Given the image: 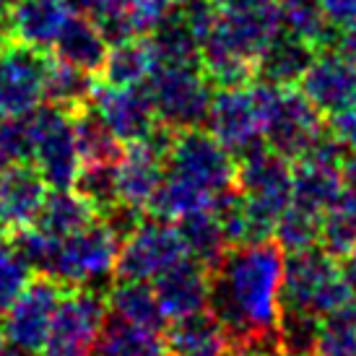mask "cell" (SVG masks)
I'll list each match as a JSON object with an SVG mask.
<instances>
[{
  "label": "cell",
  "instance_id": "obj_1",
  "mask_svg": "<svg viewBox=\"0 0 356 356\" xmlns=\"http://www.w3.org/2000/svg\"><path fill=\"white\" fill-rule=\"evenodd\" d=\"M284 250L276 239L234 245L211 270L208 309L213 312L232 348L257 354L278 351V312Z\"/></svg>",
  "mask_w": 356,
  "mask_h": 356
},
{
  "label": "cell",
  "instance_id": "obj_2",
  "mask_svg": "<svg viewBox=\"0 0 356 356\" xmlns=\"http://www.w3.org/2000/svg\"><path fill=\"white\" fill-rule=\"evenodd\" d=\"M354 299V289L346 281L343 268L338 266V257L325 252L320 245L289 252L284 260V278H281L284 307H299L323 317Z\"/></svg>",
  "mask_w": 356,
  "mask_h": 356
},
{
  "label": "cell",
  "instance_id": "obj_3",
  "mask_svg": "<svg viewBox=\"0 0 356 356\" xmlns=\"http://www.w3.org/2000/svg\"><path fill=\"white\" fill-rule=\"evenodd\" d=\"M263 102V140L289 161L315 146L327 133L323 112L297 86H266L252 81Z\"/></svg>",
  "mask_w": 356,
  "mask_h": 356
},
{
  "label": "cell",
  "instance_id": "obj_4",
  "mask_svg": "<svg viewBox=\"0 0 356 356\" xmlns=\"http://www.w3.org/2000/svg\"><path fill=\"white\" fill-rule=\"evenodd\" d=\"M120 242L99 216L89 227L60 239L47 276L65 289H99L107 291L115 284Z\"/></svg>",
  "mask_w": 356,
  "mask_h": 356
},
{
  "label": "cell",
  "instance_id": "obj_5",
  "mask_svg": "<svg viewBox=\"0 0 356 356\" xmlns=\"http://www.w3.org/2000/svg\"><path fill=\"white\" fill-rule=\"evenodd\" d=\"M143 89L159 122L175 130L206 128L213 83L200 65H154Z\"/></svg>",
  "mask_w": 356,
  "mask_h": 356
},
{
  "label": "cell",
  "instance_id": "obj_6",
  "mask_svg": "<svg viewBox=\"0 0 356 356\" xmlns=\"http://www.w3.org/2000/svg\"><path fill=\"white\" fill-rule=\"evenodd\" d=\"M164 172L213 200L218 193L234 185L237 159L213 138L211 130L188 128L175 133Z\"/></svg>",
  "mask_w": 356,
  "mask_h": 356
},
{
  "label": "cell",
  "instance_id": "obj_7",
  "mask_svg": "<svg viewBox=\"0 0 356 356\" xmlns=\"http://www.w3.org/2000/svg\"><path fill=\"white\" fill-rule=\"evenodd\" d=\"M26 118L31 130V164L52 190L73 188L81 169V154L76 146L70 112L47 102Z\"/></svg>",
  "mask_w": 356,
  "mask_h": 356
},
{
  "label": "cell",
  "instance_id": "obj_8",
  "mask_svg": "<svg viewBox=\"0 0 356 356\" xmlns=\"http://www.w3.org/2000/svg\"><path fill=\"white\" fill-rule=\"evenodd\" d=\"M234 185L250 211L263 224L276 229L278 216L291 203V161L263 143L245 156H237Z\"/></svg>",
  "mask_w": 356,
  "mask_h": 356
},
{
  "label": "cell",
  "instance_id": "obj_9",
  "mask_svg": "<svg viewBox=\"0 0 356 356\" xmlns=\"http://www.w3.org/2000/svg\"><path fill=\"white\" fill-rule=\"evenodd\" d=\"M68 289L47 273H34L29 286L19 294V299L0 315V333L13 348L42 354L44 341L50 336L52 317L58 312L60 299Z\"/></svg>",
  "mask_w": 356,
  "mask_h": 356
},
{
  "label": "cell",
  "instance_id": "obj_10",
  "mask_svg": "<svg viewBox=\"0 0 356 356\" xmlns=\"http://www.w3.org/2000/svg\"><path fill=\"white\" fill-rule=\"evenodd\" d=\"M107 312V291L68 289L52 317L50 336L40 356H89Z\"/></svg>",
  "mask_w": 356,
  "mask_h": 356
},
{
  "label": "cell",
  "instance_id": "obj_11",
  "mask_svg": "<svg viewBox=\"0 0 356 356\" xmlns=\"http://www.w3.org/2000/svg\"><path fill=\"white\" fill-rule=\"evenodd\" d=\"M52 52L13 40L0 55V120L24 118L44 102Z\"/></svg>",
  "mask_w": 356,
  "mask_h": 356
},
{
  "label": "cell",
  "instance_id": "obj_12",
  "mask_svg": "<svg viewBox=\"0 0 356 356\" xmlns=\"http://www.w3.org/2000/svg\"><path fill=\"white\" fill-rule=\"evenodd\" d=\"M185 245L179 232L167 218L146 213L138 229L130 234L118 252L115 278L120 281H154L179 257H185Z\"/></svg>",
  "mask_w": 356,
  "mask_h": 356
},
{
  "label": "cell",
  "instance_id": "obj_13",
  "mask_svg": "<svg viewBox=\"0 0 356 356\" xmlns=\"http://www.w3.org/2000/svg\"><path fill=\"white\" fill-rule=\"evenodd\" d=\"M348 151L330 133L291 161V203L320 213L343 193V159Z\"/></svg>",
  "mask_w": 356,
  "mask_h": 356
},
{
  "label": "cell",
  "instance_id": "obj_14",
  "mask_svg": "<svg viewBox=\"0 0 356 356\" xmlns=\"http://www.w3.org/2000/svg\"><path fill=\"white\" fill-rule=\"evenodd\" d=\"M206 130H211L234 159L263 146V102L255 83L213 91Z\"/></svg>",
  "mask_w": 356,
  "mask_h": 356
},
{
  "label": "cell",
  "instance_id": "obj_15",
  "mask_svg": "<svg viewBox=\"0 0 356 356\" xmlns=\"http://www.w3.org/2000/svg\"><path fill=\"white\" fill-rule=\"evenodd\" d=\"M89 104L122 143L143 140L159 125L154 104L143 86H112L97 79Z\"/></svg>",
  "mask_w": 356,
  "mask_h": 356
},
{
  "label": "cell",
  "instance_id": "obj_16",
  "mask_svg": "<svg viewBox=\"0 0 356 356\" xmlns=\"http://www.w3.org/2000/svg\"><path fill=\"white\" fill-rule=\"evenodd\" d=\"M299 89L323 112V118H333L356 107V65L336 47L317 50L312 65L299 81Z\"/></svg>",
  "mask_w": 356,
  "mask_h": 356
},
{
  "label": "cell",
  "instance_id": "obj_17",
  "mask_svg": "<svg viewBox=\"0 0 356 356\" xmlns=\"http://www.w3.org/2000/svg\"><path fill=\"white\" fill-rule=\"evenodd\" d=\"M278 31H281L278 0H257L242 8L221 10L208 40H216L229 50L255 60Z\"/></svg>",
  "mask_w": 356,
  "mask_h": 356
},
{
  "label": "cell",
  "instance_id": "obj_18",
  "mask_svg": "<svg viewBox=\"0 0 356 356\" xmlns=\"http://www.w3.org/2000/svg\"><path fill=\"white\" fill-rule=\"evenodd\" d=\"M50 185L31 161L0 169V224L10 232L34 227L47 200Z\"/></svg>",
  "mask_w": 356,
  "mask_h": 356
},
{
  "label": "cell",
  "instance_id": "obj_19",
  "mask_svg": "<svg viewBox=\"0 0 356 356\" xmlns=\"http://www.w3.org/2000/svg\"><path fill=\"white\" fill-rule=\"evenodd\" d=\"M154 291H156V299L167 320H177V317L208 309L211 270L195 257L185 255L154 278Z\"/></svg>",
  "mask_w": 356,
  "mask_h": 356
},
{
  "label": "cell",
  "instance_id": "obj_20",
  "mask_svg": "<svg viewBox=\"0 0 356 356\" xmlns=\"http://www.w3.org/2000/svg\"><path fill=\"white\" fill-rule=\"evenodd\" d=\"M164 169H167V154H161L149 140L125 143V151L118 159L120 200L149 211L151 200L164 179Z\"/></svg>",
  "mask_w": 356,
  "mask_h": 356
},
{
  "label": "cell",
  "instance_id": "obj_21",
  "mask_svg": "<svg viewBox=\"0 0 356 356\" xmlns=\"http://www.w3.org/2000/svg\"><path fill=\"white\" fill-rule=\"evenodd\" d=\"M315 55L317 50L309 42L281 29L255 58V81L266 86H276V89L297 86L307 68L312 65Z\"/></svg>",
  "mask_w": 356,
  "mask_h": 356
},
{
  "label": "cell",
  "instance_id": "obj_22",
  "mask_svg": "<svg viewBox=\"0 0 356 356\" xmlns=\"http://www.w3.org/2000/svg\"><path fill=\"white\" fill-rule=\"evenodd\" d=\"M73 10L65 0H13L8 6V26L13 40L50 50Z\"/></svg>",
  "mask_w": 356,
  "mask_h": 356
},
{
  "label": "cell",
  "instance_id": "obj_23",
  "mask_svg": "<svg viewBox=\"0 0 356 356\" xmlns=\"http://www.w3.org/2000/svg\"><path fill=\"white\" fill-rule=\"evenodd\" d=\"M107 52L109 42L86 13H70L58 40L52 42V58L68 63L73 68L86 70V73H94V76H99Z\"/></svg>",
  "mask_w": 356,
  "mask_h": 356
},
{
  "label": "cell",
  "instance_id": "obj_24",
  "mask_svg": "<svg viewBox=\"0 0 356 356\" xmlns=\"http://www.w3.org/2000/svg\"><path fill=\"white\" fill-rule=\"evenodd\" d=\"M164 341L169 356H224L229 348L227 333L211 309L169 320Z\"/></svg>",
  "mask_w": 356,
  "mask_h": 356
},
{
  "label": "cell",
  "instance_id": "obj_25",
  "mask_svg": "<svg viewBox=\"0 0 356 356\" xmlns=\"http://www.w3.org/2000/svg\"><path fill=\"white\" fill-rule=\"evenodd\" d=\"M89 356H169L164 333L107 312Z\"/></svg>",
  "mask_w": 356,
  "mask_h": 356
},
{
  "label": "cell",
  "instance_id": "obj_26",
  "mask_svg": "<svg viewBox=\"0 0 356 356\" xmlns=\"http://www.w3.org/2000/svg\"><path fill=\"white\" fill-rule=\"evenodd\" d=\"M175 227L179 232L182 245H185V252L190 257H195L198 263H203L208 270H213L221 263V257L227 255L229 239L221 229V221L211 208L190 211V213L177 218Z\"/></svg>",
  "mask_w": 356,
  "mask_h": 356
},
{
  "label": "cell",
  "instance_id": "obj_27",
  "mask_svg": "<svg viewBox=\"0 0 356 356\" xmlns=\"http://www.w3.org/2000/svg\"><path fill=\"white\" fill-rule=\"evenodd\" d=\"M107 307L109 312L125 317L136 325L159 330V333H164L169 325L167 315L156 299V291L149 281H120V278H115V284L107 289Z\"/></svg>",
  "mask_w": 356,
  "mask_h": 356
},
{
  "label": "cell",
  "instance_id": "obj_28",
  "mask_svg": "<svg viewBox=\"0 0 356 356\" xmlns=\"http://www.w3.org/2000/svg\"><path fill=\"white\" fill-rule=\"evenodd\" d=\"M156 65L149 37H128L109 44L107 60L99 70V81L112 86H143Z\"/></svg>",
  "mask_w": 356,
  "mask_h": 356
},
{
  "label": "cell",
  "instance_id": "obj_29",
  "mask_svg": "<svg viewBox=\"0 0 356 356\" xmlns=\"http://www.w3.org/2000/svg\"><path fill=\"white\" fill-rule=\"evenodd\" d=\"M94 218H97V211L73 188L52 190V193H47V200H44L34 227L42 229L44 234H50L52 239H65L81 232L83 227H89Z\"/></svg>",
  "mask_w": 356,
  "mask_h": 356
},
{
  "label": "cell",
  "instance_id": "obj_30",
  "mask_svg": "<svg viewBox=\"0 0 356 356\" xmlns=\"http://www.w3.org/2000/svg\"><path fill=\"white\" fill-rule=\"evenodd\" d=\"M278 13H281V29L309 42L315 50L336 47L338 31L327 21L320 0H278Z\"/></svg>",
  "mask_w": 356,
  "mask_h": 356
},
{
  "label": "cell",
  "instance_id": "obj_31",
  "mask_svg": "<svg viewBox=\"0 0 356 356\" xmlns=\"http://www.w3.org/2000/svg\"><path fill=\"white\" fill-rule=\"evenodd\" d=\"M73 118V133H76V146L83 161H118L125 151V143L118 140V136L107 128V122L97 115V109L86 107L70 112Z\"/></svg>",
  "mask_w": 356,
  "mask_h": 356
},
{
  "label": "cell",
  "instance_id": "obj_32",
  "mask_svg": "<svg viewBox=\"0 0 356 356\" xmlns=\"http://www.w3.org/2000/svg\"><path fill=\"white\" fill-rule=\"evenodd\" d=\"M320 248L333 257H348L356 250V193L343 190L320 218Z\"/></svg>",
  "mask_w": 356,
  "mask_h": 356
},
{
  "label": "cell",
  "instance_id": "obj_33",
  "mask_svg": "<svg viewBox=\"0 0 356 356\" xmlns=\"http://www.w3.org/2000/svg\"><path fill=\"white\" fill-rule=\"evenodd\" d=\"M156 65H200V42L175 10L149 37Z\"/></svg>",
  "mask_w": 356,
  "mask_h": 356
},
{
  "label": "cell",
  "instance_id": "obj_34",
  "mask_svg": "<svg viewBox=\"0 0 356 356\" xmlns=\"http://www.w3.org/2000/svg\"><path fill=\"white\" fill-rule=\"evenodd\" d=\"M94 86H97L94 73H86V70L73 68L68 63H60V60L52 58L44 99L55 107L65 109V112H76V109L89 104Z\"/></svg>",
  "mask_w": 356,
  "mask_h": 356
},
{
  "label": "cell",
  "instance_id": "obj_35",
  "mask_svg": "<svg viewBox=\"0 0 356 356\" xmlns=\"http://www.w3.org/2000/svg\"><path fill=\"white\" fill-rule=\"evenodd\" d=\"M278 351L286 356H315L317 336H320V317L299 309L284 307L278 312Z\"/></svg>",
  "mask_w": 356,
  "mask_h": 356
},
{
  "label": "cell",
  "instance_id": "obj_36",
  "mask_svg": "<svg viewBox=\"0 0 356 356\" xmlns=\"http://www.w3.org/2000/svg\"><path fill=\"white\" fill-rule=\"evenodd\" d=\"M73 190L81 198L89 200L97 216H102L107 208H112L120 200L118 161H83L76 175Z\"/></svg>",
  "mask_w": 356,
  "mask_h": 356
},
{
  "label": "cell",
  "instance_id": "obj_37",
  "mask_svg": "<svg viewBox=\"0 0 356 356\" xmlns=\"http://www.w3.org/2000/svg\"><path fill=\"white\" fill-rule=\"evenodd\" d=\"M315 356H356V299L320 317Z\"/></svg>",
  "mask_w": 356,
  "mask_h": 356
},
{
  "label": "cell",
  "instance_id": "obj_38",
  "mask_svg": "<svg viewBox=\"0 0 356 356\" xmlns=\"http://www.w3.org/2000/svg\"><path fill=\"white\" fill-rule=\"evenodd\" d=\"M320 218H323L320 213H312L297 203H289L286 211L278 216L273 237L286 252L312 248L320 242Z\"/></svg>",
  "mask_w": 356,
  "mask_h": 356
},
{
  "label": "cell",
  "instance_id": "obj_39",
  "mask_svg": "<svg viewBox=\"0 0 356 356\" xmlns=\"http://www.w3.org/2000/svg\"><path fill=\"white\" fill-rule=\"evenodd\" d=\"M31 278H34V270L16 252V248L10 242L0 245V315L19 299V294L29 286Z\"/></svg>",
  "mask_w": 356,
  "mask_h": 356
},
{
  "label": "cell",
  "instance_id": "obj_40",
  "mask_svg": "<svg viewBox=\"0 0 356 356\" xmlns=\"http://www.w3.org/2000/svg\"><path fill=\"white\" fill-rule=\"evenodd\" d=\"M130 8H133V0H91L86 16L99 26L104 40L115 44L128 37H136L130 26Z\"/></svg>",
  "mask_w": 356,
  "mask_h": 356
},
{
  "label": "cell",
  "instance_id": "obj_41",
  "mask_svg": "<svg viewBox=\"0 0 356 356\" xmlns=\"http://www.w3.org/2000/svg\"><path fill=\"white\" fill-rule=\"evenodd\" d=\"M177 10V0H133L130 26L136 37H151Z\"/></svg>",
  "mask_w": 356,
  "mask_h": 356
},
{
  "label": "cell",
  "instance_id": "obj_42",
  "mask_svg": "<svg viewBox=\"0 0 356 356\" xmlns=\"http://www.w3.org/2000/svg\"><path fill=\"white\" fill-rule=\"evenodd\" d=\"M177 13L203 44L208 40V34L213 31V26H216L221 10H218L213 0H177Z\"/></svg>",
  "mask_w": 356,
  "mask_h": 356
},
{
  "label": "cell",
  "instance_id": "obj_43",
  "mask_svg": "<svg viewBox=\"0 0 356 356\" xmlns=\"http://www.w3.org/2000/svg\"><path fill=\"white\" fill-rule=\"evenodd\" d=\"M327 133H330L348 154H356V107L333 115L330 122H327Z\"/></svg>",
  "mask_w": 356,
  "mask_h": 356
},
{
  "label": "cell",
  "instance_id": "obj_44",
  "mask_svg": "<svg viewBox=\"0 0 356 356\" xmlns=\"http://www.w3.org/2000/svg\"><path fill=\"white\" fill-rule=\"evenodd\" d=\"M320 6L336 29H346L356 24V0H320Z\"/></svg>",
  "mask_w": 356,
  "mask_h": 356
},
{
  "label": "cell",
  "instance_id": "obj_45",
  "mask_svg": "<svg viewBox=\"0 0 356 356\" xmlns=\"http://www.w3.org/2000/svg\"><path fill=\"white\" fill-rule=\"evenodd\" d=\"M336 50L356 65V24H354V26H346V29L338 34V37H336Z\"/></svg>",
  "mask_w": 356,
  "mask_h": 356
},
{
  "label": "cell",
  "instance_id": "obj_46",
  "mask_svg": "<svg viewBox=\"0 0 356 356\" xmlns=\"http://www.w3.org/2000/svg\"><path fill=\"white\" fill-rule=\"evenodd\" d=\"M343 260H346V263H343V273H346V281L351 284V289H354V294H356V250L348 257H343Z\"/></svg>",
  "mask_w": 356,
  "mask_h": 356
},
{
  "label": "cell",
  "instance_id": "obj_47",
  "mask_svg": "<svg viewBox=\"0 0 356 356\" xmlns=\"http://www.w3.org/2000/svg\"><path fill=\"white\" fill-rule=\"evenodd\" d=\"M10 42H13V34H10V26H8V19L6 16H0V55L6 52Z\"/></svg>",
  "mask_w": 356,
  "mask_h": 356
},
{
  "label": "cell",
  "instance_id": "obj_48",
  "mask_svg": "<svg viewBox=\"0 0 356 356\" xmlns=\"http://www.w3.org/2000/svg\"><path fill=\"white\" fill-rule=\"evenodd\" d=\"M68 3V8L73 13H89V3L91 0H65Z\"/></svg>",
  "mask_w": 356,
  "mask_h": 356
},
{
  "label": "cell",
  "instance_id": "obj_49",
  "mask_svg": "<svg viewBox=\"0 0 356 356\" xmlns=\"http://www.w3.org/2000/svg\"><path fill=\"white\" fill-rule=\"evenodd\" d=\"M224 356H268V354H257V351H245V348H232L229 346L224 351Z\"/></svg>",
  "mask_w": 356,
  "mask_h": 356
},
{
  "label": "cell",
  "instance_id": "obj_50",
  "mask_svg": "<svg viewBox=\"0 0 356 356\" xmlns=\"http://www.w3.org/2000/svg\"><path fill=\"white\" fill-rule=\"evenodd\" d=\"M0 356H10V343L6 341L3 333H0Z\"/></svg>",
  "mask_w": 356,
  "mask_h": 356
},
{
  "label": "cell",
  "instance_id": "obj_51",
  "mask_svg": "<svg viewBox=\"0 0 356 356\" xmlns=\"http://www.w3.org/2000/svg\"><path fill=\"white\" fill-rule=\"evenodd\" d=\"M8 13V0H0V16H6Z\"/></svg>",
  "mask_w": 356,
  "mask_h": 356
},
{
  "label": "cell",
  "instance_id": "obj_52",
  "mask_svg": "<svg viewBox=\"0 0 356 356\" xmlns=\"http://www.w3.org/2000/svg\"><path fill=\"white\" fill-rule=\"evenodd\" d=\"M268 356H286V354H281V351H273V354H268Z\"/></svg>",
  "mask_w": 356,
  "mask_h": 356
},
{
  "label": "cell",
  "instance_id": "obj_53",
  "mask_svg": "<svg viewBox=\"0 0 356 356\" xmlns=\"http://www.w3.org/2000/svg\"><path fill=\"white\" fill-rule=\"evenodd\" d=\"M8 3H13V0H8Z\"/></svg>",
  "mask_w": 356,
  "mask_h": 356
}]
</instances>
